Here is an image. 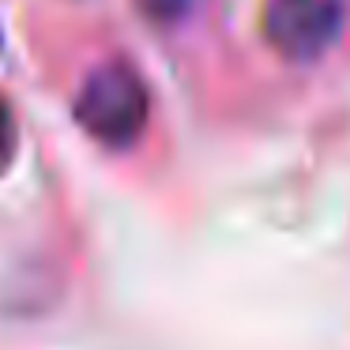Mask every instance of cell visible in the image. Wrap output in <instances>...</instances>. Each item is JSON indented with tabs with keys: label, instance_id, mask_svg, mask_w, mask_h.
Returning <instances> with one entry per match:
<instances>
[{
	"label": "cell",
	"instance_id": "obj_1",
	"mask_svg": "<svg viewBox=\"0 0 350 350\" xmlns=\"http://www.w3.org/2000/svg\"><path fill=\"white\" fill-rule=\"evenodd\" d=\"M151 94L132 64L109 61L87 76L76 98V121L91 139L106 147H129L144 136Z\"/></svg>",
	"mask_w": 350,
	"mask_h": 350
},
{
	"label": "cell",
	"instance_id": "obj_4",
	"mask_svg": "<svg viewBox=\"0 0 350 350\" xmlns=\"http://www.w3.org/2000/svg\"><path fill=\"white\" fill-rule=\"evenodd\" d=\"M12 154H16V117L0 102V170L12 162Z\"/></svg>",
	"mask_w": 350,
	"mask_h": 350
},
{
	"label": "cell",
	"instance_id": "obj_2",
	"mask_svg": "<svg viewBox=\"0 0 350 350\" xmlns=\"http://www.w3.org/2000/svg\"><path fill=\"white\" fill-rule=\"evenodd\" d=\"M342 31V0H267L264 38L286 61H317Z\"/></svg>",
	"mask_w": 350,
	"mask_h": 350
},
{
	"label": "cell",
	"instance_id": "obj_3",
	"mask_svg": "<svg viewBox=\"0 0 350 350\" xmlns=\"http://www.w3.org/2000/svg\"><path fill=\"white\" fill-rule=\"evenodd\" d=\"M139 8H144L154 23H177L181 16H189L192 0H139Z\"/></svg>",
	"mask_w": 350,
	"mask_h": 350
},
{
	"label": "cell",
	"instance_id": "obj_5",
	"mask_svg": "<svg viewBox=\"0 0 350 350\" xmlns=\"http://www.w3.org/2000/svg\"><path fill=\"white\" fill-rule=\"evenodd\" d=\"M0 46H4V38H0Z\"/></svg>",
	"mask_w": 350,
	"mask_h": 350
}]
</instances>
